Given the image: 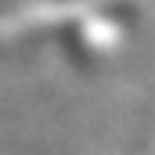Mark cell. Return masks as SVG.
<instances>
[{
    "label": "cell",
    "mask_w": 155,
    "mask_h": 155,
    "mask_svg": "<svg viewBox=\"0 0 155 155\" xmlns=\"http://www.w3.org/2000/svg\"><path fill=\"white\" fill-rule=\"evenodd\" d=\"M11 15L36 33H54L72 54L116 51L134 22V11L123 0H15Z\"/></svg>",
    "instance_id": "1"
}]
</instances>
